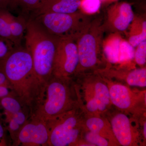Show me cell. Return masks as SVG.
I'll return each mask as SVG.
<instances>
[{"mask_svg":"<svg viewBox=\"0 0 146 146\" xmlns=\"http://www.w3.org/2000/svg\"><path fill=\"white\" fill-rule=\"evenodd\" d=\"M11 87L21 102L29 108L31 115L44 96L45 87L33 67L31 54L25 47H16L0 62Z\"/></svg>","mask_w":146,"mask_h":146,"instance_id":"cell-1","label":"cell"},{"mask_svg":"<svg viewBox=\"0 0 146 146\" xmlns=\"http://www.w3.org/2000/svg\"><path fill=\"white\" fill-rule=\"evenodd\" d=\"M25 39L31 54L35 72L44 86L52 76L58 36L50 34L33 18H27Z\"/></svg>","mask_w":146,"mask_h":146,"instance_id":"cell-2","label":"cell"},{"mask_svg":"<svg viewBox=\"0 0 146 146\" xmlns=\"http://www.w3.org/2000/svg\"><path fill=\"white\" fill-rule=\"evenodd\" d=\"M79 105L72 79L52 76L45 86L43 100L31 116L47 121L79 107Z\"/></svg>","mask_w":146,"mask_h":146,"instance_id":"cell-3","label":"cell"},{"mask_svg":"<svg viewBox=\"0 0 146 146\" xmlns=\"http://www.w3.org/2000/svg\"><path fill=\"white\" fill-rule=\"evenodd\" d=\"M80 106L46 121L51 146H81L85 129Z\"/></svg>","mask_w":146,"mask_h":146,"instance_id":"cell-4","label":"cell"},{"mask_svg":"<svg viewBox=\"0 0 146 146\" xmlns=\"http://www.w3.org/2000/svg\"><path fill=\"white\" fill-rule=\"evenodd\" d=\"M32 18L50 34L58 37L76 38L90 23L87 17L78 11L72 13H46Z\"/></svg>","mask_w":146,"mask_h":146,"instance_id":"cell-5","label":"cell"},{"mask_svg":"<svg viewBox=\"0 0 146 146\" xmlns=\"http://www.w3.org/2000/svg\"><path fill=\"white\" fill-rule=\"evenodd\" d=\"M84 80L78 88L75 85L78 98L90 114H102L112 104L107 83L98 76H86Z\"/></svg>","mask_w":146,"mask_h":146,"instance_id":"cell-6","label":"cell"},{"mask_svg":"<svg viewBox=\"0 0 146 146\" xmlns=\"http://www.w3.org/2000/svg\"><path fill=\"white\" fill-rule=\"evenodd\" d=\"M102 27L91 24L76 38L79 63L76 75L96 68L99 63Z\"/></svg>","mask_w":146,"mask_h":146,"instance_id":"cell-7","label":"cell"},{"mask_svg":"<svg viewBox=\"0 0 146 146\" xmlns=\"http://www.w3.org/2000/svg\"><path fill=\"white\" fill-rule=\"evenodd\" d=\"M79 63L76 38L59 37L55 55L52 76L72 79L76 76Z\"/></svg>","mask_w":146,"mask_h":146,"instance_id":"cell-8","label":"cell"},{"mask_svg":"<svg viewBox=\"0 0 146 146\" xmlns=\"http://www.w3.org/2000/svg\"><path fill=\"white\" fill-rule=\"evenodd\" d=\"M48 129L44 120L31 116L18 132L14 142L16 145L48 146Z\"/></svg>","mask_w":146,"mask_h":146,"instance_id":"cell-9","label":"cell"},{"mask_svg":"<svg viewBox=\"0 0 146 146\" xmlns=\"http://www.w3.org/2000/svg\"><path fill=\"white\" fill-rule=\"evenodd\" d=\"M25 16L16 17L7 9H0V37L13 43L16 47L21 46L27 26Z\"/></svg>","mask_w":146,"mask_h":146,"instance_id":"cell-10","label":"cell"},{"mask_svg":"<svg viewBox=\"0 0 146 146\" xmlns=\"http://www.w3.org/2000/svg\"><path fill=\"white\" fill-rule=\"evenodd\" d=\"M110 123L114 137L121 145H137V132L127 115L123 113H117L112 117Z\"/></svg>","mask_w":146,"mask_h":146,"instance_id":"cell-11","label":"cell"},{"mask_svg":"<svg viewBox=\"0 0 146 146\" xmlns=\"http://www.w3.org/2000/svg\"><path fill=\"white\" fill-rule=\"evenodd\" d=\"M108 13V23L116 31L127 29L134 18L131 6L126 2L115 4L110 8Z\"/></svg>","mask_w":146,"mask_h":146,"instance_id":"cell-12","label":"cell"},{"mask_svg":"<svg viewBox=\"0 0 146 146\" xmlns=\"http://www.w3.org/2000/svg\"><path fill=\"white\" fill-rule=\"evenodd\" d=\"M81 3V0H42L29 13V18L46 13H75L80 8Z\"/></svg>","mask_w":146,"mask_h":146,"instance_id":"cell-13","label":"cell"},{"mask_svg":"<svg viewBox=\"0 0 146 146\" xmlns=\"http://www.w3.org/2000/svg\"><path fill=\"white\" fill-rule=\"evenodd\" d=\"M107 84L112 104L122 110L128 111L132 109L138 100L137 95L135 93L127 86L121 84L107 83Z\"/></svg>","mask_w":146,"mask_h":146,"instance_id":"cell-14","label":"cell"},{"mask_svg":"<svg viewBox=\"0 0 146 146\" xmlns=\"http://www.w3.org/2000/svg\"><path fill=\"white\" fill-rule=\"evenodd\" d=\"M85 126L87 130L108 138L116 145L119 144L112 133L110 123L104 119L93 116L85 120Z\"/></svg>","mask_w":146,"mask_h":146,"instance_id":"cell-15","label":"cell"},{"mask_svg":"<svg viewBox=\"0 0 146 146\" xmlns=\"http://www.w3.org/2000/svg\"><path fill=\"white\" fill-rule=\"evenodd\" d=\"M122 40L119 36H113L106 41L104 50L106 57L110 63H120Z\"/></svg>","mask_w":146,"mask_h":146,"instance_id":"cell-16","label":"cell"},{"mask_svg":"<svg viewBox=\"0 0 146 146\" xmlns=\"http://www.w3.org/2000/svg\"><path fill=\"white\" fill-rule=\"evenodd\" d=\"M125 80L129 86L146 87V68H138L129 71L126 74Z\"/></svg>","mask_w":146,"mask_h":146,"instance_id":"cell-17","label":"cell"},{"mask_svg":"<svg viewBox=\"0 0 146 146\" xmlns=\"http://www.w3.org/2000/svg\"><path fill=\"white\" fill-rule=\"evenodd\" d=\"M82 137L84 142L90 144L91 146H108L116 145L111 141L100 134L94 133L87 130L85 127Z\"/></svg>","mask_w":146,"mask_h":146,"instance_id":"cell-18","label":"cell"},{"mask_svg":"<svg viewBox=\"0 0 146 146\" xmlns=\"http://www.w3.org/2000/svg\"><path fill=\"white\" fill-rule=\"evenodd\" d=\"M0 105L7 114L11 115L22 110L23 104L17 98L9 96L0 98Z\"/></svg>","mask_w":146,"mask_h":146,"instance_id":"cell-19","label":"cell"},{"mask_svg":"<svg viewBox=\"0 0 146 146\" xmlns=\"http://www.w3.org/2000/svg\"><path fill=\"white\" fill-rule=\"evenodd\" d=\"M42 0H10L9 6L12 7H19L25 13L23 16H26L36 8Z\"/></svg>","mask_w":146,"mask_h":146,"instance_id":"cell-20","label":"cell"},{"mask_svg":"<svg viewBox=\"0 0 146 146\" xmlns=\"http://www.w3.org/2000/svg\"><path fill=\"white\" fill-rule=\"evenodd\" d=\"M100 5V0H81L80 9L85 13L92 14L99 10Z\"/></svg>","mask_w":146,"mask_h":146,"instance_id":"cell-21","label":"cell"},{"mask_svg":"<svg viewBox=\"0 0 146 146\" xmlns=\"http://www.w3.org/2000/svg\"><path fill=\"white\" fill-rule=\"evenodd\" d=\"M16 47L9 40L0 37V62L5 59Z\"/></svg>","mask_w":146,"mask_h":146,"instance_id":"cell-22","label":"cell"},{"mask_svg":"<svg viewBox=\"0 0 146 146\" xmlns=\"http://www.w3.org/2000/svg\"><path fill=\"white\" fill-rule=\"evenodd\" d=\"M136 48L134 58L138 65L143 66L146 62V41L139 44Z\"/></svg>","mask_w":146,"mask_h":146,"instance_id":"cell-23","label":"cell"},{"mask_svg":"<svg viewBox=\"0 0 146 146\" xmlns=\"http://www.w3.org/2000/svg\"><path fill=\"white\" fill-rule=\"evenodd\" d=\"M7 145L5 129L0 118V146H6Z\"/></svg>","mask_w":146,"mask_h":146,"instance_id":"cell-24","label":"cell"},{"mask_svg":"<svg viewBox=\"0 0 146 146\" xmlns=\"http://www.w3.org/2000/svg\"><path fill=\"white\" fill-rule=\"evenodd\" d=\"M8 86L6 85L0 86V98L10 96Z\"/></svg>","mask_w":146,"mask_h":146,"instance_id":"cell-25","label":"cell"},{"mask_svg":"<svg viewBox=\"0 0 146 146\" xmlns=\"http://www.w3.org/2000/svg\"><path fill=\"white\" fill-rule=\"evenodd\" d=\"M9 85L10 86V84L5 74L1 70H0V86L6 85L9 86Z\"/></svg>","mask_w":146,"mask_h":146,"instance_id":"cell-26","label":"cell"},{"mask_svg":"<svg viewBox=\"0 0 146 146\" xmlns=\"http://www.w3.org/2000/svg\"><path fill=\"white\" fill-rule=\"evenodd\" d=\"M10 0H0V9H7Z\"/></svg>","mask_w":146,"mask_h":146,"instance_id":"cell-27","label":"cell"},{"mask_svg":"<svg viewBox=\"0 0 146 146\" xmlns=\"http://www.w3.org/2000/svg\"><path fill=\"white\" fill-rule=\"evenodd\" d=\"M143 134L144 138H146V122L144 123L143 127Z\"/></svg>","mask_w":146,"mask_h":146,"instance_id":"cell-28","label":"cell"}]
</instances>
